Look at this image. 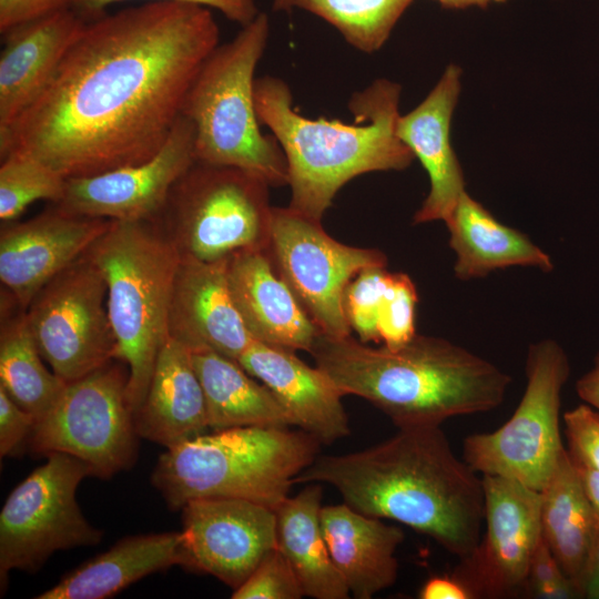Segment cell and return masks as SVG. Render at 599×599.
I'll list each match as a JSON object with an SVG mask.
<instances>
[{
	"mask_svg": "<svg viewBox=\"0 0 599 599\" xmlns=\"http://www.w3.org/2000/svg\"><path fill=\"white\" fill-rule=\"evenodd\" d=\"M209 8L150 1L89 20L38 97L0 131V158L32 156L65 179L154 156L219 45Z\"/></svg>",
	"mask_w": 599,
	"mask_h": 599,
	"instance_id": "6da1fadb",
	"label": "cell"
},
{
	"mask_svg": "<svg viewBox=\"0 0 599 599\" xmlns=\"http://www.w3.org/2000/svg\"><path fill=\"white\" fill-rule=\"evenodd\" d=\"M333 486L357 511L403 524L460 558L480 540L484 487L440 426L398 428L366 449L317 456L295 484Z\"/></svg>",
	"mask_w": 599,
	"mask_h": 599,
	"instance_id": "7a4b0ae2",
	"label": "cell"
},
{
	"mask_svg": "<svg viewBox=\"0 0 599 599\" xmlns=\"http://www.w3.org/2000/svg\"><path fill=\"white\" fill-rule=\"evenodd\" d=\"M309 354L344 396L368 400L397 428L493 410L511 383L491 362L436 336L416 334L389 349L319 334Z\"/></svg>",
	"mask_w": 599,
	"mask_h": 599,
	"instance_id": "3957f363",
	"label": "cell"
},
{
	"mask_svg": "<svg viewBox=\"0 0 599 599\" xmlns=\"http://www.w3.org/2000/svg\"><path fill=\"white\" fill-rule=\"evenodd\" d=\"M402 87L377 79L355 92L348 108L354 122L311 119L293 106L288 84L273 75L256 78L254 103L261 125L280 143L287 162L290 207L321 221L342 186L375 171H402L415 156L396 132Z\"/></svg>",
	"mask_w": 599,
	"mask_h": 599,
	"instance_id": "277c9868",
	"label": "cell"
},
{
	"mask_svg": "<svg viewBox=\"0 0 599 599\" xmlns=\"http://www.w3.org/2000/svg\"><path fill=\"white\" fill-rule=\"evenodd\" d=\"M319 444L288 427L213 430L167 448L151 481L172 510L197 498L246 499L275 510L317 457Z\"/></svg>",
	"mask_w": 599,
	"mask_h": 599,
	"instance_id": "5b68a950",
	"label": "cell"
},
{
	"mask_svg": "<svg viewBox=\"0 0 599 599\" xmlns=\"http://www.w3.org/2000/svg\"><path fill=\"white\" fill-rule=\"evenodd\" d=\"M85 254L106 284L115 359L129 370L128 397L135 414L167 337L170 297L181 257L154 220L112 221Z\"/></svg>",
	"mask_w": 599,
	"mask_h": 599,
	"instance_id": "8992f818",
	"label": "cell"
},
{
	"mask_svg": "<svg viewBox=\"0 0 599 599\" xmlns=\"http://www.w3.org/2000/svg\"><path fill=\"white\" fill-rule=\"evenodd\" d=\"M268 35V17L260 12L219 44L195 75L181 114L194 125L196 161L238 167L282 186L287 162L274 135L261 131L254 103L255 70Z\"/></svg>",
	"mask_w": 599,
	"mask_h": 599,
	"instance_id": "52a82bcc",
	"label": "cell"
},
{
	"mask_svg": "<svg viewBox=\"0 0 599 599\" xmlns=\"http://www.w3.org/2000/svg\"><path fill=\"white\" fill-rule=\"evenodd\" d=\"M270 185L245 170L195 161L174 183L154 220L181 258L217 262L267 250Z\"/></svg>",
	"mask_w": 599,
	"mask_h": 599,
	"instance_id": "ba28073f",
	"label": "cell"
},
{
	"mask_svg": "<svg viewBox=\"0 0 599 599\" xmlns=\"http://www.w3.org/2000/svg\"><path fill=\"white\" fill-rule=\"evenodd\" d=\"M569 374L568 356L556 341L531 344L518 406L496 430L468 435L463 443L464 460L481 475L505 477L541 491L566 450L560 408Z\"/></svg>",
	"mask_w": 599,
	"mask_h": 599,
	"instance_id": "9c48e42d",
	"label": "cell"
},
{
	"mask_svg": "<svg viewBox=\"0 0 599 599\" xmlns=\"http://www.w3.org/2000/svg\"><path fill=\"white\" fill-rule=\"evenodd\" d=\"M124 365L113 359L67 383L52 409L35 423L28 450L44 457L69 454L101 479L130 469L136 461L139 435Z\"/></svg>",
	"mask_w": 599,
	"mask_h": 599,
	"instance_id": "30bf717a",
	"label": "cell"
},
{
	"mask_svg": "<svg viewBox=\"0 0 599 599\" xmlns=\"http://www.w3.org/2000/svg\"><path fill=\"white\" fill-rule=\"evenodd\" d=\"M17 485L0 512V586L10 571H39L57 551L100 544L103 531L91 525L77 501L80 483L91 476L74 456L52 453Z\"/></svg>",
	"mask_w": 599,
	"mask_h": 599,
	"instance_id": "8fae6325",
	"label": "cell"
},
{
	"mask_svg": "<svg viewBox=\"0 0 599 599\" xmlns=\"http://www.w3.org/2000/svg\"><path fill=\"white\" fill-rule=\"evenodd\" d=\"M267 252L308 317L332 338L352 333L344 311L348 283L365 268L387 265L382 251L343 244L321 221L290 206L272 209Z\"/></svg>",
	"mask_w": 599,
	"mask_h": 599,
	"instance_id": "7c38bea8",
	"label": "cell"
},
{
	"mask_svg": "<svg viewBox=\"0 0 599 599\" xmlns=\"http://www.w3.org/2000/svg\"><path fill=\"white\" fill-rule=\"evenodd\" d=\"M26 315L43 359L65 383L115 359L106 284L85 253L34 295Z\"/></svg>",
	"mask_w": 599,
	"mask_h": 599,
	"instance_id": "4fadbf2b",
	"label": "cell"
},
{
	"mask_svg": "<svg viewBox=\"0 0 599 599\" xmlns=\"http://www.w3.org/2000/svg\"><path fill=\"white\" fill-rule=\"evenodd\" d=\"M485 530L453 573L474 599L528 598V572L541 540V493L481 475Z\"/></svg>",
	"mask_w": 599,
	"mask_h": 599,
	"instance_id": "5bb4252c",
	"label": "cell"
},
{
	"mask_svg": "<svg viewBox=\"0 0 599 599\" xmlns=\"http://www.w3.org/2000/svg\"><path fill=\"white\" fill-rule=\"evenodd\" d=\"M196 161L195 130L182 114L161 150L145 162L67 179L61 210L112 221H153L174 183Z\"/></svg>",
	"mask_w": 599,
	"mask_h": 599,
	"instance_id": "9a60e30c",
	"label": "cell"
},
{
	"mask_svg": "<svg viewBox=\"0 0 599 599\" xmlns=\"http://www.w3.org/2000/svg\"><path fill=\"white\" fill-rule=\"evenodd\" d=\"M189 568L233 590L277 547L275 510L238 498H197L181 509Z\"/></svg>",
	"mask_w": 599,
	"mask_h": 599,
	"instance_id": "2e32d148",
	"label": "cell"
},
{
	"mask_svg": "<svg viewBox=\"0 0 599 599\" xmlns=\"http://www.w3.org/2000/svg\"><path fill=\"white\" fill-rule=\"evenodd\" d=\"M112 220L65 212L52 204L23 222L3 223L0 232V281L27 309L34 295L82 256Z\"/></svg>",
	"mask_w": 599,
	"mask_h": 599,
	"instance_id": "e0dca14e",
	"label": "cell"
},
{
	"mask_svg": "<svg viewBox=\"0 0 599 599\" xmlns=\"http://www.w3.org/2000/svg\"><path fill=\"white\" fill-rule=\"evenodd\" d=\"M226 262L180 260L170 297L167 336L190 351L211 349L237 362L254 339L233 303Z\"/></svg>",
	"mask_w": 599,
	"mask_h": 599,
	"instance_id": "ac0fdd59",
	"label": "cell"
},
{
	"mask_svg": "<svg viewBox=\"0 0 599 599\" xmlns=\"http://www.w3.org/2000/svg\"><path fill=\"white\" fill-rule=\"evenodd\" d=\"M461 90V69L449 64L427 97L399 115L398 138L419 160L429 176V192L413 223L446 221L466 192L461 165L450 140V126Z\"/></svg>",
	"mask_w": 599,
	"mask_h": 599,
	"instance_id": "d6986e66",
	"label": "cell"
},
{
	"mask_svg": "<svg viewBox=\"0 0 599 599\" xmlns=\"http://www.w3.org/2000/svg\"><path fill=\"white\" fill-rule=\"evenodd\" d=\"M233 303L253 339L311 353L319 329L276 271L267 250L241 251L227 258Z\"/></svg>",
	"mask_w": 599,
	"mask_h": 599,
	"instance_id": "ffe728a7",
	"label": "cell"
},
{
	"mask_svg": "<svg viewBox=\"0 0 599 599\" xmlns=\"http://www.w3.org/2000/svg\"><path fill=\"white\" fill-rule=\"evenodd\" d=\"M237 362L274 394L292 426L321 444L349 434L344 395L321 368L311 367L294 351L254 339Z\"/></svg>",
	"mask_w": 599,
	"mask_h": 599,
	"instance_id": "44dd1931",
	"label": "cell"
},
{
	"mask_svg": "<svg viewBox=\"0 0 599 599\" xmlns=\"http://www.w3.org/2000/svg\"><path fill=\"white\" fill-rule=\"evenodd\" d=\"M88 21L68 7L2 33L0 131L43 90Z\"/></svg>",
	"mask_w": 599,
	"mask_h": 599,
	"instance_id": "7402d4cb",
	"label": "cell"
},
{
	"mask_svg": "<svg viewBox=\"0 0 599 599\" xmlns=\"http://www.w3.org/2000/svg\"><path fill=\"white\" fill-rule=\"evenodd\" d=\"M321 522L332 560L354 598L370 599L394 585L396 551L405 538L399 527L346 502L322 507Z\"/></svg>",
	"mask_w": 599,
	"mask_h": 599,
	"instance_id": "603a6c76",
	"label": "cell"
},
{
	"mask_svg": "<svg viewBox=\"0 0 599 599\" xmlns=\"http://www.w3.org/2000/svg\"><path fill=\"white\" fill-rule=\"evenodd\" d=\"M134 422L139 437L165 449L210 429L204 393L191 351L169 336L159 351Z\"/></svg>",
	"mask_w": 599,
	"mask_h": 599,
	"instance_id": "cb8c5ba5",
	"label": "cell"
},
{
	"mask_svg": "<svg viewBox=\"0 0 599 599\" xmlns=\"http://www.w3.org/2000/svg\"><path fill=\"white\" fill-rule=\"evenodd\" d=\"M183 531L126 536L75 567L38 599H104L173 566L189 568Z\"/></svg>",
	"mask_w": 599,
	"mask_h": 599,
	"instance_id": "d4e9b609",
	"label": "cell"
},
{
	"mask_svg": "<svg viewBox=\"0 0 599 599\" xmlns=\"http://www.w3.org/2000/svg\"><path fill=\"white\" fill-rule=\"evenodd\" d=\"M449 246L456 254L454 273L468 281L493 271L529 266L549 273L554 262L531 240L499 222L478 201L465 192L445 221Z\"/></svg>",
	"mask_w": 599,
	"mask_h": 599,
	"instance_id": "484cf974",
	"label": "cell"
},
{
	"mask_svg": "<svg viewBox=\"0 0 599 599\" xmlns=\"http://www.w3.org/2000/svg\"><path fill=\"white\" fill-rule=\"evenodd\" d=\"M540 493L541 537L582 596L599 519L567 449Z\"/></svg>",
	"mask_w": 599,
	"mask_h": 599,
	"instance_id": "4316f807",
	"label": "cell"
},
{
	"mask_svg": "<svg viewBox=\"0 0 599 599\" xmlns=\"http://www.w3.org/2000/svg\"><path fill=\"white\" fill-rule=\"evenodd\" d=\"M323 489L309 483L275 509L277 548L295 571L305 596L346 599L349 590L329 555L321 522Z\"/></svg>",
	"mask_w": 599,
	"mask_h": 599,
	"instance_id": "83f0119b",
	"label": "cell"
},
{
	"mask_svg": "<svg viewBox=\"0 0 599 599\" xmlns=\"http://www.w3.org/2000/svg\"><path fill=\"white\" fill-rule=\"evenodd\" d=\"M191 356L203 388L210 429L292 426L274 394L238 362L211 349L191 351Z\"/></svg>",
	"mask_w": 599,
	"mask_h": 599,
	"instance_id": "f1b7e54d",
	"label": "cell"
},
{
	"mask_svg": "<svg viewBox=\"0 0 599 599\" xmlns=\"http://www.w3.org/2000/svg\"><path fill=\"white\" fill-rule=\"evenodd\" d=\"M28 324L26 309L1 290L0 387L35 422L55 405L67 383L49 370Z\"/></svg>",
	"mask_w": 599,
	"mask_h": 599,
	"instance_id": "f546056e",
	"label": "cell"
},
{
	"mask_svg": "<svg viewBox=\"0 0 599 599\" xmlns=\"http://www.w3.org/2000/svg\"><path fill=\"white\" fill-rule=\"evenodd\" d=\"M413 0H292L333 26L355 49L373 53L388 40Z\"/></svg>",
	"mask_w": 599,
	"mask_h": 599,
	"instance_id": "4dcf8cb0",
	"label": "cell"
},
{
	"mask_svg": "<svg viewBox=\"0 0 599 599\" xmlns=\"http://www.w3.org/2000/svg\"><path fill=\"white\" fill-rule=\"evenodd\" d=\"M67 179L39 160L19 153L1 159L0 165V220L16 221L38 200L59 203Z\"/></svg>",
	"mask_w": 599,
	"mask_h": 599,
	"instance_id": "1f68e13d",
	"label": "cell"
},
{
	"mask_svg": "<svg viewBox=\"0 0 599 599\" xmlns=\"http://www.w3.org/2000/svg\"><path fill=\"white\" fill-rule=\"evenodd\" d=\"M392 272L386 267H368L361 271L346 286L344 311L352 331L361 342H379L378 309Z\"/></svg>",
	"mask_w": 599,
	"mask_h": 599,
	"instance_id": "d6a6232c",
	"label": "cell"
},
{
	"mask_svg": "<svg viewBox=\"0 0 599 599\" xmlns=\"http://www.w3.org/2000/svg\"><path fill=\"white\" fill-rule=\"evenodd\" d=\"M417 290L412 278L400 272H392L389 284L378 309L379 342L389 349H398L417 334Z\"/></svg>",
	"mask_w": 599,
	"mask_h": 599,
	"instance_id": "836d02e7",
	"label": "cell"
},
{
	"mask_svg": "<svg viewBox=\"0 0 599 599\" xmlns=\"http://www.w3.org/2000/svg\"><path fill=\"white\" fill-rule=\"evenodd\" d=\"M304 595L300 580L286 557L276 547L233 590V599H300Z\"/></svg>",
	"mask_w": 599,
	"mask_h": 599,
	"instance_id": "e575fe53",
	"label": "cell"
},
{
	"mask_svg": "<svg viewBox=\"0 0 599 599\" xmlns=\"http://www.w3.org/2000/svg\"><path fill=\"white\" fill-rule=\"evenodd\" d=\"M562 420L572 464L599 471V412L581 404L566 412Z\"/></svg>",
	"mask_w": 599,
	"mask_h": 599,
	"instance_id": "d590c367",
	"label": "cell"
},
{
	"mask_svg": "<svg viewBox=\"0 0 599 599\" xmlns=\"http://www.w3.org/2000/svg\"><path fill=\"white\" fill-rule=\"evenodd\" d=\"M528 598H582L541 537L528 572Z\"/></svg>",
	"mask_w": 599,
	"mask_h": 599,
	"instance_id": "8d00e7d4",
	"label": "cell"
},
{
	"mask_svg": "<svg viewBox=\"0 0 599 599\" xmlns=\"http://www.w3.org/2000/svg\"><path fill=\"white\" fill-rule=\"evenodd\" d=\"M34 417L0 387V456H16L28 449Z\"/></svg>",
	"mask_w": 599,
	"mask_h": 599,
	"instance_id": "74e56055",
	"label": "cell"
},
{
	"mask_svg": "<svg viewBox=\"0 0 599 599\" xmlns=\"http://www.w3.org/2000/svg\"><path fill=\"white\" fill-rule=\"evenodd\" d=\"M124 0H72L71 7L84 16L88 20L98 18L104 13V9L112 3ZM174 1L214 8L223 13L229 20L244 27L252 22L260 13L255 0H153Z\"/></svg>",
	"mask_w": 599,
	"mask_h": 599,
	"instance_id": "f35d334b",
	"label": "cell"
},
{
	"mask_svg": "<svg viewBox=\"0 0 599 599\" xmlns=\"http://www.w3.org/2000/svg\"><path fill=\"white\" fill-rule=\"evenodd\" d=\"M72 0H0V31L71 7Z\"/></svg>",
	"mask_w": 599,
	"mask_h": 599,
	"instance_id": "ab89813d",
	"label": "cell"
},
{
	"mask_svg": "<svg viewBox=\"0 0 599 599\" xmlns=\"http://www.w3.org/2000/svg\"><path fill=\"white\" fill-rule=\"evenodd\" d=\"M420 599H474L471 591L454 573L432 576L418 591Z\"/></svg>",
	"mask_w": 599,
	"mask_h": 599,
	"instance_id": "60d3db41",
	"label": "cell"
},
{
	"mask_svg": "<svg viewBox=\"0 0 599 599\" xmlns=\"http://www.w3.org/2000/svg\"><path fill=\"white\" fill-rule=\"evenodd\" d=\"M576 392L586 404L599 412V353L592 368L577 380Z\"/></svg>",
	"mask_w": 599,
	"mask_h": 599,
	"instance_id": "b9f144b4",
	"label": "cell"
},
{
	"mask_svg": "<svg viewBox=\"0 0 599 599\" xmlns=\"http://www.w3.org/2000/svg\"><path fill=\"white\" fill-rule=\"evenodd\" d=\"M582 596L587 599H599V532L583 581Z\"/></svg>",
	"mask_w": 599,
	"mask_h": 599,
	"instance_id": "7bdbcfd3",
	"label": "cell"
},
{
	"mask_svg": "<svg viewBox=\"0 0 599 599\" xmlns=\"http://www.w3.org/2000/svg\"><path fill=\"white\" fill-rule=\"evenodd\" d=\"M585 493L599 519V471L575 466Z\"/></svg>",
	"mask_w": 599,
	"mask_h": 599,
	"instance_id": "ee69618b",
	"label": "cell"
},
{
	"mask_svg": "<svg viewBox=\"0 0 599 599\" xmlns=\"http://www.w3.org/2000/svg\"><path fill=\"white\" fill-rule=\"evenodd\" d=\"M441 7L447 9H464L473 6H477L476 0H436Z\"/></svg>",
	"mask_w": 599,
	"mask_h": 599,
	"instance_id": "f6af8a7d",
	"label": "cell"
},
{
	"mask_svg": "<svg viewBox=\"0 0 599 599\" xmlns=\"http://www.w3.org/2000/svg\"><path fill=\"white\" fill-rule=\"evenodd\" d=\"M272 7L274 11L288 12L293 9L292 0H273Z\"/></svg>",
	"mask_w": 599,
	"mask_h": 599,
	"instance_id": "bcb514c9",
	"label": "cell"
},
{
	"mask_svg": "<svg viewBox=\"0 0 599 599\" xmlns=\"http://www.w3.org/2000/svg\"><path fill=\"white\" fill-rule=\"evenodd\" d=\"M476 1H477L478 7H486L493 1L494 2H504V1H507V0H476Z\"/></svg>",
	"mask_w": 599,
	"mask_h": 599,
	"instance_id": "7dc6e473",
	"label": "cell"
}]
</instances>
